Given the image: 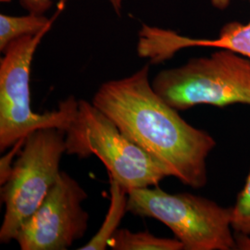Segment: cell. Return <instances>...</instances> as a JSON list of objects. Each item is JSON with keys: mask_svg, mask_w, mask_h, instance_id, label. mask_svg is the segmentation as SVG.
Returning a JSON list of instances; mask_svg holds the SVG:
<instances>
[{"mask_svg": "<svg viewBox=\"0 0 250 250\" xmlns=\"http://www.w3.org/2000/svg\"><path fill=\"white\" fill-rule=\"evenodd\" d=\"M107 247L114 250H182L184 246L178 239L157 237L148 232H133L118 229L110 237Z\"/></svg>", "mask_w": 250, "mask_h": 250, "instance_id": "cell-10", "label": "cell"}, {"mask_svg": "<svg viewBox=\"0 0 250 250\" xmlns=\"http://www.w3.org/2000/svg\"><path fill=\"white\" fill-rule=\"evenodd\" d=\"M21 37L3 52L0 61V151L12 147L33 132L45 128L66 131L77 111L78 100L69 97L45 113L31 108L30 72L38 45L50 31Z\"/></svg>", "mask_w": 250, "mask_h": 250, "instance_id": "cell-5", "label": "cell"}, {"mask_svg": "<svg viewBox=\"0 0 250 250\" xmlns=\"http://www.w3.org/2000/svg\"><path fill=\"white\" fill-rule=\"evenodd\" d=\"M25 139V138H24ZM24 139L20 140L18 143L15 144L12 146V149L5 156L1 159V162H0V183L1 186L5 184V182L8 180L9 176V173L12 169L11 166V161L14 158V156L18 153L19 150L21 149L23 144H24Z\"/></svg>", "mask_w": 250, "mask_h": 250, "instance_id": "cell-14", "label": "cell"}, {"mask_svg": "<svg viewBox=\"0 0 250 250\" xmlns=\"http://www.w3.org/2000/svg\"><path fill=\"white\" fill-rule=\"evenodd\" d=\"M127 211L153 218L169 227L184 250H236L232 208L190 193L170 194L157 187L128 193Z\"/></svg>", "mask_w": 250, "mask_h": 250, "instance_id": "cell-4", "label": "cell"}, {"mask_svg": "<svg viewBox=\"0 0 250 250\" xmlns=\"http://www.w3.org/2000/svg\"><path fill=\"white\" fill-rule=\"evenodd\" d=\"M231 1L232 0H210V3L215 9L224 10L230 6Z\"/></svg>", "mask_w": 250, "mask_h": 250, "instance_id": "cell-15", "label": "cell"}, {"mask_svg": "<svg viewBox=\"0 0 250 250\" xmlns=\"http://www.w3.org/2000/svg\"><path fill=\"white\" fill-rule=\"evenodd\" d=\"M66 153L87 159L95 155L129 193L136 188H154L170 176L149 154L127 137L93 103L78 100L75 116L65 131Z\"/></svg>", "mask_w": 250, "mask_h": 250, "instance_id": "cell-2", "label": "cell"}, {"mask_svg": "<svg viewBox=\"0 0 250 250\" xmlns=\"http://www.w3.org/2000/svg\"><path fill=\"white\" fill-rule=\"evenodd\" d=\"M118 16H121L124 5L127 0H107ZM21 5L29 12L44 14L52 6L53 0H20Z\"/></svg>", "mask_w": 250, "mask_h": 250, "instance_id": "cell-13", "label": "cell"}, {"mask_svg": "<svg viewBox=\"0 0 250 250\" xmlns=\"http://www.w3.org/2000/svg\"><path fill=\"white\" fill-rule=\"evenodd\" d=\"M66 153L65 131L40 129L29 134L12 166L9 178L1 187L5 214L0 228V242L15 240L19 230L42 204L61 171Z\"/></svg>", "mask_w": 250, "mask_h": 250, "instance_id": "cell-6", "label": "cell"}, {"mask_svg": "<svg viewBox=\"0 0 250 250\" xmlns=\"http://www.w3.org/2000/svg\"><path fill=\"white\" fill-rule=\"evenodd\" d=\"M92 103L170 176L194 189L205 187L207 159L216 141L158 96L149 81L148 65L125 78L103 83Z\"/></svg>", "mask_w": 250, "mask_h": 250, "instance_id": "cell-1", "label": "cell"}, {"mask_svg": "<svg viewBox=\"0 0 250 250\" xmlns=\"http://www.w3.org/2000/svg\"><path fill=\"white\" fill-rule=\"evenodd\" d=\"M110 183V204L106 218L99 232L91 238L87 244L79 250H104L113 233L118 230V226L127 211L128 192L114 179L109 178Z\"/></svg>", "mask_w": 250, "mask_h": 250, "instance_id": "cell-9", "label": "cell"}, {"mask_svg": "<svg viewBox=\"0 0 250 250\" xmlns=\"http://www.w3.org/2000/svg\"><path fill=\"white\" fill-rule=\"evenodd\" d=\"M151 84L158 96L177 110L198 105L250 106V60L219 48L208 57L194 58L161 71Z\"/></svg>", "mask_w": 250, "mask_h": 250, "instance_id": "cell-3", "label": "cell"}, {"mask_svg": "<svg viewBox=\"0 0 250 250\" xmlns=\"http://www.w3.org/2000/svg\"><path fill=\"white\" fill-rule=\"evenodd\" d=\"M87 193L67 172L61 171L42 204L19 230L21 250H66L83 238L89 214L82 203Z\"/></svg>", "mask_w": 250, "mask_h": 250, "instance_id": "cell-7", "label": "cell"}, {"mask_svg": "<svg viewBox=\"0 0 250 250\" xmlns=\"http://www.w3.org/2000/svg\"><path fill=\"white\" fill-rule=\"evenodd\" d=\"M232 227L237 234L250 235V171L232 207Z\"/></svg>", "mask_w": 250, "mask_h": 250, "instance_id": "cell-12", "label": "cell"}, {"mask_svg": "<svg viewBox=\"0 0 250 250\" xmlns=\"http://www.w3.org/2000/svg\"><path fill=\"white\" fill-rule=\"evenodd\" d=\"M64 8L65 1H61L50 18L32 12L24 16L0 14V51L3 53L9 44L21 37L35 36L46 27L52 26Z\"/></svg>", "mask_w": 250, "mask_h": 250, "instance_id": "cell-8", "label": "cell"}, {"mask_svg": "<svg viewBox=\"0 0 250 250\" xmlns=\"http://www.w3.org/2000/svg\"><path fill=\"white\" fill-rule=\"evenodd\" d=\"M195 45L230 49L250 60V21L248 23L228 22L221 29L216 39L195 40Z\"/></svg>", "mask_w": 250, "mask_h": 250, "instance_id": "cell-11", "label": "cell"}]
</instances>
